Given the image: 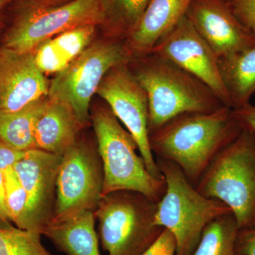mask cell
Segmentation results:
<instances>
[{
  "mask_svg": "<svg viewBox=\"0 0 255 255\" xmlns=\"http://www.w3.org/2000/svg\"><path fill=\"white\" fill-rule=\"evenodd\" d=\"M6 201L11 223L15 227L22 230L23 220L27 205V195L22 184L11 167L4 171Z\"/></svg>",
  "mask_w": 255,
  "mask_h": 255,
  "instance_id": "obj_24",
  "label": "cell"
},
{
  "mask_svg": "<svg viewBox=\"0 0 255 255\" xmlns=\"http://www.w3.org/2000/svg\"><path fill=\"white\" fill-rule=\"evenodd\" d=\"M142 255H177L173 235L164 229L160 236Z\"/></svg>",
  "mask_w": 255,
  "mask_h": 255,
  "instance_id": "obj_26",
  "label": "cell"
},
{
  "mask_svg": "<svg viewBox=\"0 0 255 255\" xmlns=\"http://www.w3.org/2000/svg\"><path fill=\"white\" fill-rule=\"evenodd\" d=\"M61 159L62 156L33 149L13 166L27 195L22 230L41 234L51 221Z\"/></svg>",
  "mask_w": 255,
  "mask_h": 255,
  "instance_id": "obj_12",
  "label": "cell"
},
{
  "mask_svg": "<svg viewBox=\"0 0 255 255\" xmlns=\"http://www.w3.org/2000/svg\"><path fill=\"white\" fill-rule=\"evenodd\" d=\"M12 1L13 0H0V17H1V15L2 14L5 7Z\"/></svg>",
  "mask_w": 255,
  "mask_h": 255,
  "instance_id": "obj_32",
  "label": "cell"
},
{
  "mask_svg": "<svg viewBox=\"0 0 255 255\" xmlns=\"http://www.w3.org/2000/svg\"><path fill=\"white\" fill-rule=\"evenodd\" d=\"M25 152L11 148L0 140V170H6L13 167L25 155Z\"/></svg>",
  "mask_w": 255,
  "mask_h": 255,
  "instance_id": "obj_29",
  "label": "cell"
},
{
  "mask_svg": "<svg viewBox=\"0 0 255 255\" xmlns=\"http://www.w3.org/2000/svg\"><path fill=\"white\" fill-rule=\"evenodd\" d=\"M22 1L25 2L43 5V6H56V5L65 4L72 0H22Z\"/></svg>",
  "mask_w": 255,
  "mask_h": 255,
  "instance_id": "obj_31",
  "label": "cell"
},
{
  "mask_svg": "<svg viewBox=\"0 0 255 255\" xmlns=\"http://www.w3.org/2000/svg\"><path fill=\"white\" fill-rule=\"evenodd\" d=\"M219 70L231 109L249 105L255 93V46L220 58Z\"/></svg>",
  "mask_w": 255,
  "mask_h": 255,
  "instance_id": "obj_19",
  "label": "cell"
},
{
  "mask_svg": "<svg viewBox=\"0 0 255 255\" xmlns=\"http://www.w3.org/2000/svg\"><path fill=\"white\" fill-rule=\"evenodd\" d=\"M95 221V211H87L65 221L50 222L41 234L65 255H102Z\"/></svg>",
  "mask_w": 255,
  "mask_h": 255,
  "instance_id": "obj_18",
  "label": "cell"
},
{
  "mask_svg": "<svg viewBox=\"0 0 255 255\" xmlns=\"http://www.w3.org/2000/svg\"><path fill=\"white\" fill-rule=\"evenodd\" d=\"M97 28L79 26L43 42L32 51L37 68L44 75L60 73L93 43Z\"/></svg>",
  "mask_w": 255,
  "mask_h": 255,
  "instance_id": "obj_17",
  "label": "cell"
},
{
  "mask_svg": "<svg viewBox=\"0 0 255 255\" xmlns=\"http://www.w3.org/2000/svg\"><path fill=\"white\" fill-rule=\"evenodd\" d=\"M97 95L105 100L117 118L131 134L147 170L164 179L149 142V104L147 93L128 66L114 67L101 82Z\"/></svg>",
  "mask_w": 255,
  "mask_h": 255,
  "instance_id": "obj_10",
  "label": "cell"
},
{
  "mask_svg": "<svg viewBox=\"0 0 255 255\" xmlns=\"http://www.w3.org/2000/svg\"><path fill=\"white\" fill-rule=\"evenodd\" d=\"M128 66L147 93L149 134L182 114L210 113L224 106L204 82L159 55L135 58Z\"/></svg>",
  "mask_w": 255,
  "mask_h": 255,
  "instance_id": "obj_2",
  "label": "cell"
},
{
  "mask_svg": "<svg viewBox=\"0 0 255 255\" xmlns=\"http://www.w3.org/2000/svg\"><path fill=\"white\" fill-rule=\"evenodd\" d=\"M238 231L232 212L216 218L203 231L200 241L191 255H241L236 250Z\"/></svg>",
  "mask_w": 255,
  "mask_h": 255,
  "instance_id": "obj_22",
  "label": "cell"
},
{
  "mask_svg": "<svg viewBox=\"0 0 255 255\" xmlns=\"http://www.w3.org/2000/svg\"><path fill=\"white\" fill-rule=\"evenodd\" d=\"M100 0H72L56 6L26 2L1 38V46L19 53H30L43 42L85 25L102 26Z\"/></svg>",
  "mask_w": 255,
  "mask_h": 255,
  "instance_id": "obj_8",
  "label": "cell"
},
{
  "mask_svg": "<svg viewBox=\"0 0 255 255\" xmlns=\"http://www.w3.org/2000/svg\"><path fill=\"white\" fill-rule=\"evenodd\" d=\"M1 25H0V33H1Z\"/></svg>",
  "mask_w": 255,
  "mask_h": 255,
  "instance_id": "obj_34",
  "label": "cell"
},
{
  "mask_svg": "<svg viewBox=\"0 0 255 255\" xmlns=\"http://www.w3.org/2000/svg\"><path fill=\"white\" fill-rule=\"evenodd\" d=\"M236 250L241 255H255V227L238 231Z\"/></svg>",
  "mask_w": 255,
  "mask_h": 255,
  "instance_id": "obj_27",
  "label": "cell"
},
{
  "mask_svg": "<svg viewBox=\"0 0 255 255\" xmlns=\"http://www.w3.org/2000/svg\"><path fill=\"white\" fill-rule=\"evenodd\" d=\"M243 128L223 106L210 113H187L149 134L156 158L169 161L196 187L215 157L237 138Z\"/></svg>",
  "mask_w": 255,
  "mask_h": 255,
  "instance_id": "obj_1",
  "label": "cell"
},
{
  "mask_svg": "<svg viewBox=\"0 0 255 255\" xmlns=\"http://www.w3.org/2000/svg\"><path fill=\"white\" fill-rule=\"evenodd\" d=\"M0 227L1 228H12L14 227V226H9L5 224L1 219H0Z\"/></svg>",
  "mask_w": 255,
  "mask_h": 255,
  "instance_id": "obj_33",
  "label": "cell"
},
{
  "mask_svg": "<svg viewBox=\"0 0 255 255\" xmlns=\"http://www.w3.org/2000/svg\"><path fill=\"white\" fill-rule=\"evenodd\" d=\"M103 182L98 150L78 140L62 155L54 213L50 222H60L85 211H95L102 197Z\"/></svg>",
  "mask_w": 255,
  "mask_h": 255,
  "instance_id": "obj_9",
  "label": "cell"
},
{
  "mask_svg": "<svg viewBox=\"0 0 255 255\" xmlns=\"http://www.w3.org/2000/svg\"><path fill=\"white\" fill-rule=\"evenodd\" d=\"M233 14L255 36V0H230Z\"/></svg>",
  "mask_w": 255,
  "mask_h": 255,
  "instance_id": "obj_25",
  "label": "cell"
},
{
  "mask_svg": "<svg viewBox=\"0 0 255 255\" xmlns=\"http://www.w3.org/2000/svg\"><path fill=\"white\" fill-rule=\"evenodd\" d=\"M150 0H100L105 36L126 40L136 28Z\"/></svg>",
  "mask_w": 255,
  "mask_h": 255,
  "instance_id": "obj_21",
  "label": "cell"
},
{
  "mask_svg": "<svg viewBox=\"0 0 255 255\" xmlns=\"http://www.w3.org/2000/svg\"><path fill=\"white\" fill-rule=\"evenodd\" d=\"M226 1H230V0H226Z\"/></svg>",
  "mask_w": 255,
  "mask_h": 255,
  "instance_id": "obj_35",
  "label": "cell"
},
{
  "mask_svg": "<svg viewBox=\"0 0 255 255\" xmlns=\"http://www.w3.org/2000/svg\"><path fill=\"white\" fill-rule=\"evenodd\" d=\"M126 40L105 36L93 41L50 82L48 97L69 106L80 123L90 124V103L107 73L131 61Z\"/></svg>",
  "mask_w": 255,
  "mask_h": 255,
  "instance_id": "obj_7",
  "label": "cell"
},
{
  "mask_svg": "<svg viewBox=\"0 0 255 255\" xmlns=\"http://www.w3.org/2000/svg\"><path fill=\"white\" fill-rule=\"evenodd\" d=\"M186 16L219 59L255 46V36L226 0H192Z\"/></svg>",
  "mask_w": 255,
  "mask_h": 255,
  "instance_id": "obj_13",
  "label": "cell"
},
{
  "mask_svg": "<svg viewBox=\"0 0 255 255\" xmlns=\"http://www.w3.org/2000/svg\"><path fill=\"white\" fill-rule=\"evenodd\" d=\"M0 219L7 226H14L10 219L9 210L6 205L4 172L1 170H0Z\"/></svg>",
  "mask_w": 255,
  "mask_h": 255,
  "instance_id": "obj_30",
  "label": "cell"
},
{
  "mask_svg": "<svg viewBox=\"0 0 255 255\" xmlns=\"http://www.w3.org/2000/svg\"><path fill=\"white\" fill-rule=\"evenodd\" d=\"M155 159L166 184L157 203L155 223L173 235L177 255H191L206 226L232 211L221 201L202 195L175 164Z\"/></svg>",
  "mask_w": 255,
  "mask_h": 255,
  "instance_id": "obj_4",
  "label": "cell"
},
{
  "mask_svg": "<svg viewBox=\"0 0 255 255\" xmlns=\"http://www.w3.org/2000/svg\"><path fill=\"white\" fill-rule=\"evenodd\" d=\"M49 83L32 52L19 53L0 45V113L17 112L46 97Z\"/></svg>",
  "mask_w": 255,
  "mask_h": 255,
  "instance_id": "obj_14",
  "label": "cell"
},
{
  "mask_svg": "<svg viewBox=\"0 0 255 255\" xmlns=\"http://www.w3.org/2000/svg\"><path fill=\"white\" fill-rule=\"evenodd\" d=\"M85 128L69 106L47 97L34 127L36 149L62 156Z\"/></svg>",
  "mask_w": 255,
  "mask_h": 255,
  "instance_id": "obj_16",
  "label": "cell"
},
{
  "mask_svg": "<svg viewBox=\"0 0 255 255\" xmlns=\"http://www.w3.org/2000/svg\"><path fill=\"white\" fill-rule=\"evenodd\" d=\"M47 97L17 112L0 113V140L16 150L36 149L35 123Z\"/></svg>",
  "mask_w": 255,
  "mask_h": 255,
  "instance_id": "obj_20",
  "label": "cell"
},
{
  "mask_svg": "<svg viewBox=\"0 0 255 255\" xmlns=\"http://www.w3.org/2000/svg\"><path fill=\"white\" fill-rule=\"evenodd\" d=\"M192 0H150L138 24L126 39L132 60L152 53L187 14Z\"/></svg>",
  "mask_w": 255,
  "mask_h": 255,
  "instance_id": "obj_15",
  "label": "cell"
},
{
  "mask_svg": "<svg viewBox=\"0 0 255 255\" xmlns=\"http://www.w3.org/2000/svg\"><path fill=\"white\" fill-rule=\"evenodd\" d=\"M151 53L169 60L199 79L214 92L223 105L231 109L220 73L219 58L187 16Z\"/></svg>",
  "mask_w": 255,
  "mask_h": 255,
  "instance_id": "obj_11",
  "label": "cell"
},
{
  "mask_svg": "<svg viewBox=\"0 0 255 255\" xmlns=\"http://www.w3.org/2000/svg\"><path fill=\"white\" fill-rule=\"evenodd\" d=\"M90 118L103 168L102 196L116 191H135L158 203L165 192V181L148 172L131 134L107 105L93 109Z\"/></svg>",
  "mask_w": 255,
  "mask_h": 255,
  "instance_id": "obj_3",
  "label": "cell"
},
{
  "mask_svg": "<svg viewBox=\"0 0 255 255\" xmlns=\"http://www.w3.org/2000/svg\"><path fill=\"white\" fill-rule=\"evenodd\" d=\"M232 211L239 230L255 227V132L243 129L215 157L196 186Z\"/></svg>",
  "mask_w": 255,
  "mask_h": 255,
  "instance_id": "obj_5",
  "label": "cell"
},
{
  "mask_svg": "<svg viewBox=\"0 0 255 255\" xmlns=\"http://www.w3.org/2000/svg\"><path fill=\"white\" fill-rule=\"evenodd\" d=\"M233 115L243 129L255 132V107L249 105L233 110Z\"/></svg>",
  "mask_w": 255,
  "mask_h": 255,
  "instance_id": "obj_28",
  "label": "cell"
},
{
  "mask_svg": "<svg viewBox=\"0 0 255 255\" xmlns=\"http://www.w3.org/2000/svg\"><path fill=\"white\" fill-rule=\"evenodd\" d=\"M38 233L16 227H0V255H53L43 246Z\"/></svg>",
  "mask_w": 255,
  "mask_h": 255,
  "instance_id": "obj_23",
  "label": "cell"
},
{
  "mask_svg": "<svg viewBox=\"0 0 255 255\" xmlns=\"http://www.w3.org/2000/svg\"><path fill=\"white\" fill-rule=\"evenodd\" d=\"M157 207V203L135 191L102 196L95 215L108 255H143L164 229L155 223Z\"/></svg>",
  "mask_w": 255,
  "mask_h": 255,
  "instance_id": "obj_6",
  "label": "cell"
}]
</instances>
